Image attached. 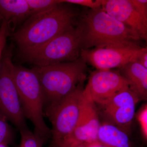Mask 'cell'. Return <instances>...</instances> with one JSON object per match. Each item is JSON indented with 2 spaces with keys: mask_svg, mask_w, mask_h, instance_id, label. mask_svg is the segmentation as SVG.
<instances>
[{
  "mask_svg": "<svg viewBox=\"0 0 147 147\" xmlns=\"http://www.w3.org/2000/svg\"><path fill=\"white\" fill-rule=\"evenodd\" d=\"M79 13L69 4L61 3L49 10L32 14L13 34L20 53L44 45L75 26Z\"/></svg>",
  "mask_w": 147,
  "mask_h": 147,
  "instance_id": "cell-1",
  "label": "cell"
},
{
  "mask_svg": "<svg viewBox=\"0 0 147 147\" xmlns=\"http://www.w3.org/2000/svg\"><path fill=\"white\" fill-rule=\"evenodd\" d=\"M87 63L81 57L76 60L32 68L41 85L44 109L68 95L86 77Z\"/></svg>",
  "mask_w": 147,
  "mask_h": 147,
  "instance_id": "cell-2",
  "label": "cell"
},
{
  "mask_svg": "<svg viewBox=\"0 0 147 147\" xmlns=\"http://www.w3.org/2000/svg\"><path fill=\"white\" fill-rule=\"evenodd\" d=\"M84 26L81 50L107 46H134L140 38L102 8L90 9L81 19Z\"/></svg>",
  "mask_w": 147,
  "mask_h": 147,
  "instance_id": "cell-3",
  "label": "cell"
},
{
  "mask_svg": "<svg viewBox=\"0 0 147 147\" xmlns=\"http://www.w3.org/2000/svg\"><path fill=\"white\" fill-rule=\"evenodd\" d=\"M83 30L84 26L80 20L75 26L49 42L20 54L24 61L37 66L76 60L80 57Z\"/></svg>",
  "mask_w": 147,
  "mask_h": 147,
  "instance_id": "cell-4",
  "label": "cell"
},
{
  "mask_svg": "<svg viewBox=\"0 0 147 147\" xmlns=\"http://www.w3.org/2000/svg\"><path fill=\"white\" fill-rule=\"evenodd\" d=\"M14 78L25 118L32 122L34 133L46 140L51 129L44 119V98L41 85L32 69L14 65Z\"/></svg>",
  "mask_w": 147,
  "mask_h": 147,
  "instance_id": "cell-5",
  "label": "cell"
},
{
  "mask_svg": "<svg viewBox=\"0 0 147 147\" xmlns=\"http://www.w3.org/2000/svg\"><path fill=\"white\" fill-rule=\"evenodd\" d=\"M84 82L59 102L44 110L52 125L51 147H57L78 123L84 103Z\"/></svg>",
  "mask_w": 147,
  "mask_h": 147,
  "instance_id": "cell-6",
  "label": "cell"
},
{
  "mask_svg": "<svg viewBox=\"0 0 147 147\" xmlns=\"http://www.w3.org/2000/svg\"><path fill=\"white\" fill-rule=\"evenodd\" d=\"M11 47L5 49L0 64V114L19 131L28 129L14 78Z\"/></svg>",
  "mask_w": 147,
  "mask_h": 147,
  "instance_id": "cell-7",
  "label": "cell"
},
{
  "mask_svg": "<svg viewBox=\"0 0 147 147\" xmlns=\"http://www.w3.org/2000/svg\"><path fill=\"white\" fill-rule=\"evenodd\" d=\"M139 101L137 95L128 87L98 105L99 108H97L105 118V121L129 133L135 116L136 105Z\"/></svg>",
  "mask_w": 147,
  "mask_h": 147,
  "instance_id": "cell-8",
  "label": "cell"
},
{
  "mask_svg": "<svg viewBox=\"0 0 147 147\" xmlns=\"http://www.w3.org/2000/svg\"><path fill=\"white\" fill-rule=\"evenodd\" d=\"M142 48L139 45L101 46L82 49L80 57L96 69L110 70L135 61Z\"/></svg>",
  "mask_w": 147,
  "mask_h": 147,
  "instance_id": "cell-9",
  "label": "cell"
},
{
  "mask_svg": "<svg viewBox=\"0 0 147 147\" xmlns=\"http://www.w3.org/2000/svg\"><path fill=\"white\" fill-rule=\"evenodd\" d=\"M128 87L119 71L96 69L91 73L84 93L98 105Z\"/></svg>",
  "mask_w": 147,
  "mask_h": 147,
  "instance_id": "cell-10",
  "label": "cell"
},
{
  "mask_svg": "<svg viewBox=\"0 0 147 147\" xmlns=\"http://www.w3.org/2000/svg\"><path fill=\"white\" fill-rule=\"evenodd\" d=\"M81 115L75 128L60 144V147L69 144H90L97 142V133L100 124L97 105L86 95Z\"/></svg>",
  "mask_w": 147,
  "mask_h": 147,
  "instance_id": "cell-11",
  "label": "cell"
},
{
  "mask_svg": "<svg viewBox=\"0 0 147 147\" xmlns=\"http://www.w3.org/2000/svg\"><path fill=\"white\" fill-rule=\"evenodd\" d=\"M101 8L130 29L140 39L147 40V24L137 13L131 0H102Z\"/></svg>",
  "mask_w": 147,
  "mask_h": 147,
  "instance_id": "cell-12",
  "label": "cell"
},
{
  "mask_svg": "<svg viewBox=\"0 0 147 147\" xmlns=\"http://www.w3.org/2000/svg\"><path fill=\"white\" fill-rule=\"evenodd\" d=\"M119 72L127 82L130 89L140 101L147 98V68L137 62H130L119 68Z\"/></svg>",
  "mask_w": 147,
  "mask_h": 147,
  "instance_id": "cell-13",
  "label": "cell"
},
{
  "mask_svg": "<svg viewBox=\"0 0 147 147\" xmlns=\"http://www.w3.org/2000/svg\"><path fill=\"white\" fill-rule=\"evenodd\" d=\"M97 138L105 147H134L129 132L105 121L100 124Z\"/></svg>",
  "mask_w": 147,
  "mask_h": 147,
  "instance_id": "cell-14",
  "label": "cell"
},
{
  "mask_svg": "<svg viewBox=\"0 0 147 147\" xmlns=\"http://www.w3.org/2000/svg\"><path fill=\"white\" fill-rule=\"evenodd\" d=\"M31 15L26 0H0V16L8 23L9 28L11 25L14 28Z\"/></svg>",
  "mask_w": 147,
  "mask_h": 147,
  "instance_id": "cell-15",
  "label": "cell"
},
{
  "mask_svg": "<svg viewBox=\"0 0 147 147\" xmlns=\"http://www.w3.org/2000/svg\"><path fill=\"white\" fill-rule=\"evenodd\" d=\"M21 134V144L19 147H42L45 140L29 129L19 131Z\"/></svg>",
  "mask_w": 147,
  "mask_h": 147,
  "instance_id": "cell-16",
  "label": "cell"
},
{
  "mask_svg": "<svg viewBox=\"0 0 147 147\" xmlns=\"http://www.w3.org/2000/svg\"><path fill=\"white\" fill-rule=\"evenodd\" d=\"M32 15L54 8L61 3V0H26Z\"/></svg>",
  "mask_w": 147,
  "mask_h": 147,
  "instance_id": "cell-17",
  "label": "cell"
},
{
  "mask_svg": "<svg viewBox=\"0 0 147 147\" xmlns=\"http://www.w3.org/2000/svg\"><path fill=\"white\" fill-rule=\"evenodd\" d=\"M7 121L5 117L0 114V146H7L13 139V130Z\"/></svg>",
  "mask_w": 147,
  "mask_h": 147,
  "instance_id": "cell-18",
  "label": "cell"
},
{
  "mask_svg": "<svg viewBox=\"0 0 147 147\" xmlns=\"http://www.w3.org/2000/svg\"><path fill=\"white\" fill-rule=\"evenodd\" d=\"M137 118L141 129L142 137L145 142L147 140V105L145 104L140 109L137 115Z\"/></svg>",
  "mask_w": 147,
  "mask_h": 147,
  "instance_id": "cell-19",
  "label": "cell"
},
{
  "mask_svg": "<svg viewBox=\"0 0 147 147\" xmlns=\"http://www.w3.org/2000/svg\"><path fill=\"white\" fill-rule=\"evenodd\" d=\"M61 2L86 7L91 9L101 8L102 3V0H61Z\"/></svg>",
  "mask_w": 147,
  "mask_h": 147,
  "instance_id": "cell-20",
  "label": "cell"
},
{
  "mask_svg": "<svg viewBox=\"0 0 147 147\" xmlns=\"http://www.w3.org/2000/svg\"><path fill=\"white\" fill-rule=\"evenodd\" d=\"M9 32L8 23L2 20L0 27V64L3 53L5 48L7 38Z\"/></svg>",
  "mask_w": 147,
  "mask_h": 147,
  "instance_id": "cell-21",
  "label": "cell"
},
{
  "mask_svg": "<svg viewBox=\"0 0 147 147\" xmlns=\"http://www.w3.org/2000/svg\"><path fill=\"white\" fill-rule=\"evenodd\" d=\"M131 1L142 20L147 24V0H131Z\"/></svg>",
  "mask_w": 147,
  "mask_h": 147,
  "instance_id": "cell-22",
  "label": "cell"
},
{
  "mask_svg": "<svg viewBox=\"0 0 147 147\" xmlns=\"http://www.w3.org/2000/svg\"><path fill=\"white\" fill-rule=\"evenodd\" d=\"M135 61L147 68V48L142 47L137 55Z\"/></svg>",
  "mask_w": 147,
  "mask_h": 147,
  "instance_id": "cell-23",
  "label": "cell"
},
{
  "mask_svg": "<svg viewBox=\"0 0 147 147\" xmlns=\"http://www.w3.org/2000/svg\"><path fill=\"white\" fill-rule=\"evenodd\" d=\"M88 144L81 143H74V144H69L60 147H87Z\"/></svg>",
  "mask_w": 147,
  "mask_h": 147,
  "instance_id": "cell-24",
  "label": "cell"
},
{
  "mask_svg": "<svg viewBox=\"0 0 147 147\" xmlns=\"http://www.w3.org/2000/svg\"><path fill=\"white\" fill-rule=\"evenodd\" d=\"M87 147H105L103 145L101 144L100 143L98 142H94V143H92V144H88Z\"/></svg>",
  "mask_w": 147,
  "mask_h": 147,
  "instance_id": "cell-25",
  "label": "cell"
},
{
  "mask_svg": "<svg viewBox=\"0 0 147 147\" xmlns=\"http://www.w3.org/2000/svg\"><path fill=\"white\" fill-rule=\"evenodd\" d=\"M3 18L2 17H1V16H0V21H2Z\"/></svg>",
  "mask_w": 147,
  "mask_h": 147,
  "instance_id": "cell-26",
  "label": "cell"
}]
</instances>
